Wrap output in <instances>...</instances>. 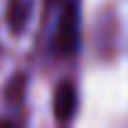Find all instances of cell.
<instances>
[{
    "label": "cell",
    "mask_w": 128,
    "mask_h": 128,
    "mask_svg": "<svg viewBox=\"0 0 128 128\" xmlns=\"http://www.w3.org/2000/svg\"><path fill=\"white\" fill-rule=\"evenodd\" d=\"M52 107H55L52 112H55L57 121H62V124H66V121L74 116V112H76V88H74V83L64 81V83L57 86Z\"/></svg>",
    "instance_id": "cell-1"
}]
</instances>
